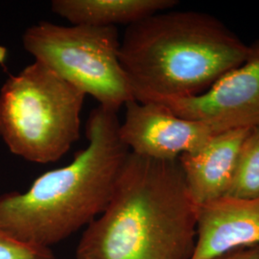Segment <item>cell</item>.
Segmentation results:
<instances>
[{
  "label": "cell",
  "mask_w": 259,
  "mask_h": 259,
  "mask_svg": "<svg viewBox=\"0 0 259 259\" xmlns=\"http://www.w3.org/2000/svg\"><path fill=\"white\" fill-rule=\"evenodd\" d=\"M198 205L179 160L130 153L105 211L84 229L76 259H190Z\"/></svg>",
  "instance_id": "6da1fadb"
},
{
  "label": "cell",
  "mask_w": 259,
  "mask_h": 259,
  "mask_svg": "<svg viewBox=\"0 0 259 259\" xmlns=\"http://www.w3.org/2000/svg\"><path fill=\"white\" fill-rule=\"evenodd\" d=\"M117 112L98 106L85 124L89 144L67 165L37 178L26 192L0 195V227L29 245L51 249L102 214L130 150Z\"/></svg>",
  "instance_id": "7a4b0ae2"
},
{
  "label": "cell",
  "mask_w": 259,
  "mask_h": 259,
  "mask_svg": "<svg viewBox=\"0 0 259 259\" xmlns=\"http://www.w3.org/2000/svg\"><path fill=\"white\" fill-rule=\"evenodd\" d=\"M248 53L249 46L211 15L168 10L127 26L119 60L135 100L158 103L204 93Z\"/></svg>",
  "instance_id": "3957f363"
},
{
  "label": "cell",
  "mask_w": 259,
  "mask_h": 259,
  "mask_svg": "<svg viewBox=\"0 0 259 259\" xmlns=\"http://www.w3.org/2000/svg\"><path fill=\"white\" fill-rule=\"evenodd\" d=\"M85 94L37 62L0 90V137L25 160L55 162L80 138Z\"/></svg>",
  "instance_id": "277c9868"
},
{
  "label": "cell",
  "mask_w": 259,
  "mask_h": 259,
  "mask_svg": "<svg viewBox=\"0 0 259 259\" xmlns=\"http://www.w3.org/2000/svg\"><path fill=\"white\" fill-rule=\"evenodd\" d=\"M116 26L59 25L39 21L22 36L24 49L99 106L118 112L135 100L128 76L119 60Z\"/></svg>",
  "instance_id": "5b68a950"
},
{
  "label": "cell",
  "mask_w": 259,
  "mask_h": 259,
  "mask_svg": "<svg viewBox=\"0 0 259 259\" xmlns=\"http://www.w3.org/2000/svg\"><path fill=\"white\" fill-rule=\"evenodd\" d=\"M174 114L217 130L251 129L259 125V38L249 46L243 64L223 75L199 95L164 100Z\"/></svg>",
  "instance_id": "8992f818"
},
{
  "label": "cell",
  "mask_w": 259,
  "mask_h": 259,
  "mask_svg": "<svg viewBox=\"0 0 259 259\" xmlns=\"http://www.w3.org/2000/svg\"><path fill=\"white\" fill-rule=\"evenodd\" d=\"M125 108L119 137L131 153L142 157L175 160L220 133L208 124L180 117L161 104L132 100Z\"/></svg>",
  "instance_id": "52a82bcc"
},
{
  "label": "cell",
  "mask_w": 259,
  "mask_h": 259,
  "mask_svg": "<svg viewBox=\"0 0 259 259\" xmlns=\"http://www.w3.org/2000/svg\"><path fill=\"white\" fill-rule=\"evenodd\" d=\"M251 246H259V198L223 197L198 206L190 259H212Z\"/></svg>",
  "instance_id": "ba28073f"
},
{
  "label": "cell",
  "mask_w": 259,
  "mask_h": 259,
  "mask_svg": "<svg viewBox=\"0 0 259 259\" xmlns=\"http://www.w3.org/2000/svg\"><path fill=\"white\" fill-rule=\"evenodd\" d=\"M250 130L221 132L213 136L203 147L178 158L188 191L198 206L227 195L241 145Z\"/></svg>",
  "instance_id": "9c48e42d"
},
{
  "label": "cell",
  "mask_w": 259,
  "mask_h": 259,
  "mask_svg": "<svg viewBox=\"0 0 259 259\" xmlns=\"http://www.w3.org/2000/svg\"><path fill=\"white\" fill-rule=\"evenodd\" d=\"M177 4L175 0H53L51 10L72 25L130 26Z\"/></svg>",
  "instance_id": "30bf717a"
},
{
  "label": "cell",
  "mask_w": 259,
  "mask_h": 259,
  "mask_svg": "<svg viewBox=\"0 0 259 259\" xmlns=\"http://www.w3.org/2000/svg\"><path fill=\"white\" fill-rule=\"evenodd\" d=\"M225 197L259 198V125L250 130L241 145L232 185Z\"/></svg>",
  "instance_id": "8fae6325"
},
{
  "label": "cell",
  "mask_w": 259,
  "mask_h": 259,
  "mask_svg": "<svg viewBox=\"0 0 259 259\" xmlns=\"http://www.w3.org/2000/svg\"><path fill=\"white\" fill-rule=\"evenodd\" d=\"M0 259H55L51 249L26 244L0 227Z\"/></svg>",
  "instance_id": "7c38bea8"
},
{
  "label": "cell",
  "mask_w": 259,
  "mask_h": 259,
  "mask_svg": "<svg viewBox=\"0 0 259 259\" xmlns=\"http://www.w3.org/2000/svg\"><path fill=\"white\" fill-rule=\"evenodd\" d=\"M212 259H259V246L239 248Z\"/></svg>",
  "instance_id": "4fadbf2b"
},
{
  "label": "cell",
  "mask_w": 259,
  "mask_h": 259,
  "mask_svg": "<svg viewBox=\"0 0 259 259\" xmlns=\"http://www.w3.org/2000/svg\"><path fill=\"white\" fill-rule=\"evenodd\" d=\"M7 57V50L4 47H0V65H4Z\"/></svg>",
  "instance_id": "5bb4252c"
}]
</instances>
